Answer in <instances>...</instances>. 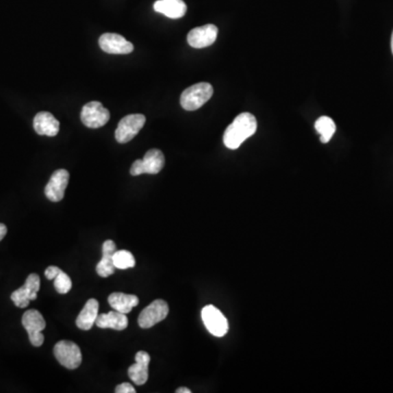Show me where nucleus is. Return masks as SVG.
Listing matches in <instances>:
<instances>
[{"label":"nucleus","mask_w":393,"mask_h":393,"mask_svg":"<svg viewBox=\"0 0 393 393\" xmlns=\"http://www.w3.org/2000/svg\"><path fill=\"white\" fill-rule=\"evenodd\" d=\"M170 308L168 305L163 299H155L148 307L141 312L140 315L138 317V323L142 329L152 328L157 323L164 320L168 315Z\"/></svg>","instance_id":"6e6552de"},{"label":"nucleus","mask_w":393,"mask_h":393,"mask_svg":"<svg viewBox=\"0 0 393 393\" xmlns=\"http://www.w3.org/2000/svg\"><path fill=\"white\" fill-rule=\"evenodd\" d=\"M7 234V227L5 224L0 223V242L3 240V237Z\"/></svg>","instance_id":"a878e982"},{"label":"nucleus","mask_w":393,"mask_h":393,"mask_svg":"<svg viewBox=\"0 0 393 393\" xmlns=\"http://www.w3.org/2000/svg\"><path fill=\"white\" fill-rule=\"evenodd\" d=\"M55 357L60 365L68 369H77L82 363L80 348L71 341H60L55 345Z\"/></svg>","instance_id":"39448f33"},{"label":"nucleus","mask_w":393,"mask_h":393,"mask_svg":"<svg viewBox=\"0 0 393 393\" xmlns=\"http://www.w3.org/2000/svg\"><path fill=\"white\" fill-rule=\"evenodd\" d=\"M116 244L113 240H106L103 244V257L101 262L97 264V275L102 277H108L115 273V266H114V253L116 251Z\"/></svg>","instance_id":"dca6fc26"},{"label":"nucleus","mask_w":393,"mask_h":393,"mask_svg":"<svg viewBox=\"0 0 393 393\" xmlns=\"http://www.w3.org/2000/svg\"><path fill=\"white\" fill-rule=\"evenodd\" d=\"M315 128L319 132L320 141L322 143H328L329 141L331 140L334 132L337 130L335 123L328 116L319 117L315 123Z\"/></svg>","instance_id":"412c9836"},{"label":"nucleus","mask_w":393,"mask_h":393,"mask_svg":"<svg viewBox=\"0 0 393 393\" xmlns=\"http://www.w3.org/2000/svg\"><path fill=\"white\" fill-rule=\"evenodd\" d=\"M54 280L55 290H56L57 293H69L71 288H73V281H71V277L67 273L64 272L62 270H60Z\"/></svg>","instance_id":"5701e85b"},{"label":"nucleus","mask_w":393,"mask_h":393,"mask_svg":"<svg viewBox=\"0 0 393 393\" xmlns=\"http://www.w3.org/2000/svg\"><path fill=\"white\" fill-rule=\"evenodd\" d=\"M164 164V154L162 153L161 150L151 149L147 152L142 160L135 161L131 168H130V174L132 176H139L142 175V174L154 175V174L161 172Z\"/></svg>","instance_id":"7ed1b4c3"},{"label":"nucleus","mask_w":393,"mask_h":393,"mask_svg":"<svg viewBox=\"0 0 393 393\" xmlns=\"http://www.w3.org/2000/svg\"><path fill=\"white\" fill-rule=\"evenodd\" d=\"M69 183V173L66 170H57L51 175L45 187V196L51 202H60L64 199L66 188Z\"/></svg>","instance_id":"ddd939ff"},{"label":"nucleus","mask_w":393,"mask_h":393,"mask_svg":"<svg viewBox=\"0 0 393 393\" xmlns=\"http://www.w3.org/2000/svg\"><path fill=\"white\" fill-rule=\"evenodd\" d=\"M115 392L116 393H135L136 389L134 388V385H130L128 383H121L118 385L115 389Z\"/></svg>","instance_id":"b1692460"},{"label":"nucleus","mask_w":393,"mask_h":393,"mask_svg":"<svg viewBox=\"0 0 393 393\" xmlns=\"http://www.w3.org/2000/svg\"><path fill=\"white\" fill-rule=\"evenodd\" d=\"M33 127L38 135L55 137L60 132V124L53 114L49 112H40L34 117Z\"/></svg>","instance_id":"2eb2a0df"},{"label":"nucleus","mask_w":393,"mask_h":393,"mask_svg":"<svg viewBox=\"0 0 393 393\" xmlns=\"http://www.w3.org/2000/svg\"><path fill=\"white\" fill-rule=\"evenodd\" d=\"M154 10L170 19H179L186 14L187 5L183 0H157Z\"/></svg>","instance_id":"f3484780"},{"label":"nucleus","mask_w":393,"mask_h":393,"mask_svg":"<svg viewBox=\"0 0 393 393\" xmlns=\"http://www.w3.org/2000/svg\"><path fill=\"white\" fill-rule=\"evenodd\" d=\"M97 316H99V302L95 299H89L77 317V327L81 330H90L94 326Z\"/></svg>","instance_id":"6ab92c4d"},{"label":"nucleus","mask_w":393,"mask_h":393,"mask_svg":"<svg viewBox=\"0 0 393 393\" xmlns=\"http://www.w3.org/2000/svg\"><path fill=\"white\" fill-rule=\"evenodd\" d=\"M146 121V116L142 114H131V115L125 116L119 121L116 131H115L117 142L127 143L131 141L142 129Z\"/></svg>","instance_id":"0eeeda50"},{"label":"nucleus","mask_w":393,"mask_h":393,"mask_svg":"<svg viewBox=\"0 0 393 393\" xmlns=\"http://www.w3.org/2000/svg\"><path fill=\"white\" fill-rule=\"evenodd\" d=\"M111 118L110 112L100 102H90L82 107L81 121L89 128H100Z\"/></svg>","instance_id":"1a4fd4ad"},{"label":"nucleus","mask_w":393,"mask_h":393,"mask_svg":"<svg viewBox=\"0 0 393 393\" xmlns=\"http://www.w3.org/2000/svg\"><path fill=\"white\" fill-rule=\"evenodd\" d=\"M99 44L102 51L107 54L126 55L134 51V45L124 36L116 33H105L101 36Z\"/></svg>","instance_id":"9b49d317"},{"label":"nucleus","mask_w":393,"mask_h":393,"mask_svg":"<svg viewBox=\"0 0 393 393\" xmlns=\"http://www.w3.org/2000/svg\"><path fill=\"white\" fill-rule=\"evenodd\" d=\"M22 325L29 333L31 344L34 345L36 348L43 345L44 335L42 332L45 329L46 322L43 316L38 310H27L22 316Z\"/></svg>","instance_id":"423d86ee"},{"label":"nucleus","mask_w":393,"mask_h":393,"mask_svg":"<svg viewBox=\"0 0 393 393\" xmlns=\"http://www.w3.org/2000/svg\"><path fill=\"white\" fill-rule=\"evenodd\" d=\"M60 270L58 267H55V266H51V267L47 268L45 270V277L49 279V280H54L56 275H58Z\"/></svg>","instance_id":"393cba45"},{"label":"nucleus","mask_w":393,"mask_h":393,"mask_svg":"<svg viewBox=\"0 0 393 393\" xmlns=\"http://www.w3.org/2000/svg\"><path fill=\"white\" fill-rule=\"evenodd\" d=\"M391 49H392L393 53V33H392V38H391Z\"/></svg>","instance_id":"cd10ccee"},{"label":"nucleus","mask_w":393,"mask_h":393,"mask_svg":"<svg viewBox=\"0 0 393 393\" xmlns=\"http://www.w3.org/2000/svg\"><path fill=\"white\" fill-rule=\"evenodd\" d=\"M108 303L114 310L121 314H129L139 304V299L136 295L125 293H113L108 296Z\"/></svg>","instance_id":"aec40b11"},{"label":"nucleus","mask_w":393,"mask_h":393,"mask_svg":"<svg viewBox=\"0 0 393 393\" xmlns=\"http://www.w3.org/2000/svg\"><path fill=\"white\" fill-rule=\"evenodd\" d=\"M218 33V27L214 25L194 27L188 33L187 40H188L189 45L194 49H205L216 42Z\"/></svg>","instance_id":"f8f14e48"},{"label":"nucleus","mask_w":393,"mask_h":393,"mask_svg":"<svg viewBox=\"0 0 393 393\" xmlns=\"http://www.w3.org/2000/svg\"><path fill=\"white\" fill-rule=\"evenodd\" d=\"M176 393H192V390L188 388H179L176 390Z\"/></svg>","instance_id":"bb28decb"},{"label":"nucleus","mask_w":393,"mask_h":393,"mask_svg":"<svg viewBox=\"0 0 393 393\" xmlns=\"http://www.w3.org/2000/svg\"><path fill=\"white\" fill-rule=\"evenodd\" d=\"M256 130V117L251 113L240 114L224 132V144L231 150H236L248 138L255 135Z\"/></svg>","instance_id":"f257e3e1"},{"label":"nucleus","mask_w":393,"mask_h":393,"mask_svg":"<svg viewBox=\"0 0 393 393\" xmlns=\"http://www.w3.org/2000/svg\"><path fill=\"white\" fill-rule=\"evenodd\" d=\"M150 355L144 351L136 354V363L128 369V376L137 385H142L148 381Z\"/></svg>","instance_id":"4468645a"},{"label":"nucleus","mask_w":393,"mask_h":393,"mask_svg":"<svg viewBox=\"0 0 393 393\" xmlns=\"http://www.w3.org/2000/svg\"><path fill=\"white\" fill-rule=\"evenodd\" d=\"M114 266L116 269L126 270L136 266V259L130 251H116L114 253Z\"/></svg>","instance_id":"4be33fe9"},{"label":"nucleus","mask_w":393,"mask_h":393,"mask_svg":"<svg viewBox=\"0 0 393 393\" xmlns=\"http://www.w3.org/2000/svg\"><path fill=\"white\" fill-rule=\"evenodd\" d=\"M40 277L36 273L27 277L25 286L18 288L16 291L11 294V299L16 307L25 308L29 306L31 301L38 299V292L40 291Z\"/></svg>","instance_id":"9d476101"},{"label":"nucleus","mask_w":393,"mask_h":393,"mask_svg":"<svg viewBox=\"0 0 393 393\" xmlns=\"http://www.w3.org/2000/svg\"><path fill=\"white\" fill-rule=\"evenodd\" d=\"M95 325L101 329H114L121 331L128 327V318L126 314L112 310L110 313L97 316Z\"/></svg>","instance_id":"a211bd4d"},{"label":"nucleus","mask_w":393,"mask_h":393,"mask_svg":"<svg viewBox=\"0 0 393 393\" xmlns=\"http://www.w3.org/2000/svg\"><path fill=\"white\" fill-rule=\"evenodd\" d=\"M201 318L207 331L214 337L222 338L229 332V321L216 306L207 305L203 307Z\"/></svg>","instance_id":"20e7f679"},{"label":"nucleus","mask_w":393,"mask_h":393,"mask_svg":"<svg viewBox=\"0 0 393 393\" xmlns=\"http://www.w3.org/2000/svg\"><path fill=\"white\" fill-rule=\"evenodd\" d=\"M213 95V86L207 82H200L181 93V105L186 111H196L205 105Z\"/></svg>","instance_id":"f03ea898"}]
</instances>
